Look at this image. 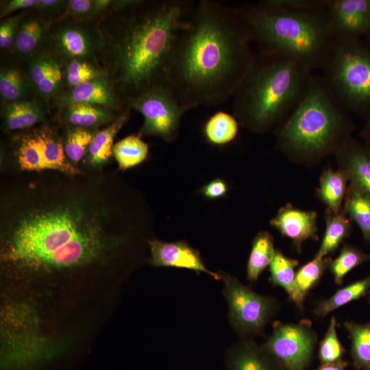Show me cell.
I'll list each match as a JSON object with an SVG mask.
<instances>
[{"label":"cell","instance_id":"1","mask_svg":"<svg viewBox=\"0 0 370 370\" xmlns=\"http://www.w3.org/2000/svg\"><path fill=\"white\" fill-rule=\"evenodd\" d=\"M81 169L0 182V303L49 332L106 323L150 239L140 194L116 171Z\"/></svg>","mask_w":370,"mask_h":370},{"label":"cell","instance_id":"2","mask_svg":"<svg viewBox=\"0 0 370 370\" xmlns=\"http://www.w3.org/2000/svg\"><path fill=\"white\" fill-rule=\"evenodd\" d=\"M251 37L236 7L195 3L172 53L163 85L186 109L232 97L254 58Z\"/></svg>","mask_w":370,"mask_h":370},{"label":"cell","instance_id":"3","mask_svg":"<svg viewBox=\"0 0 370 370\" xmlns=\"http://www.w3.org/2000/svg\"><path fill=\"white\" fill-rule=\"evenodd\" d=\"M195 3L133 0L108 10L97 23L103 39L99 66L127 104L128 99L163 85L178 37Z\"/></svg>","mask_w":370,"mask_h":370},{"label":"cell","instance_id":"4","mask_svg":"<svg viewBox=\"0 0 370 370\" xmlns=\"http://www.w3.org/2000/svg\"><path fill=\"white\" fill-rule=\"evenodd\" d=\"M312 75L289 56L260 51L232 97L234 116L251 131H267L291 112Z\"/></svg>","mask_w":370,"mask_h":370},{"label":"cell","instance_id":"5","mask_svg":"<svg viewBox=\"0 0 370 370\" xmlns=\"http://www.w3.org/2000/svg\"><path fill=\"white\" fill-rule=\"evenodd\" d=\"M260 51L289 56L310 71L322 69L334 42L325 12H299L272 0L236 7Z\"/></svg>","mask_w":370,"mask_h":370},{"label":"cell","instance_id":"6","mask_svg":"<svg viewBox=\"0 0 370 370\" xmlns=\"http://www.w3.org/2000/svg\"><path fill=\"white\" fill-rule=\"evenodd\" d=\"M353 129L348 112L332 97L322 77L312 75L302 97L278 130V143L290 156L314 159L337 151Z\"/></svg>","mask_w":370,"mask_h":370},{"label":"cell","instance_id":"7","mask_svg":"<svg viewBox=\"0 0 370 370\" xmlns=\"http://www.w3.org/2000/svg\"><path fill=\"white\" fill-rule=\"evenodd\" d=\"M324 84L348 112L370 115V47L363 39L334 40L322 67Z\"/></svg>","mask_w":370,"mask_h":370},{"label":"cell","instance_id":"8","mask_svg":"<svg viewBox=\"0 0 370 370\" xmlns=\"http://www.w3.org/2000/svg\"><path fill=\"white\" fill-rule=\"evenodd\" d=\"M45 171L71 175L82 172L67 158L56 125L47 122L8 134L1 146L2 175Z\"/></svg>","mask_w":370,"mask_h":370},{"label":"cell","instance_id":"9","mask_svg":"<svg viewBox=\"0 0 370 370\" xmlns=\"http://www.w3.org/2000/svg\"><path fill=\"white\" fill-rule=\"evenodd\" d=\"M224 295L229 306L231 323L243 338L261 334L266 325L278 313L279 301L272 296L260 295L229 274L221 276Z\"/></svg>","mask_w":370,"mask_h":370},{"label":"cell","instance_id":"10","mask_svg":"<svg viewBox=\"0 0 370 370\" xmlns=\"http://www.w3.org/2000/svg\"><path fill=\"white\" fill-rule=\"evenodd\" d=\"M318 335L308 319L297 323L275 321L262 345L286 370H306L312 364Z\"/></svg>","mask_w":370,"mask_h":370},{"label":"cell","instance_id":"11","mask_svg":"<svg viewBox=\"0 0 370 370\" xmlns=\"http://www.w3.org/2000/svg\"><path fill=\"white\" fill-rule=\"evenodd\" d=\"M103 39L97 23L66 18L53 23L45 47L63 64L82 60L99 66Z\"/></svg>","mask_w":370,"mask_h":370},{"label":"cell","instance_id":"12","mask_svg":"<svg viewBox=\"0 0 370 370\" xmlns=\"http://www.w3.org/2000/svg\"><path fill=\"white\" fill-rule=\"evenodd\" d=\"M127 106L144 117L138 134L159 137L166 142L174 141L177 138L180 120L188 110L164 85L153 87L128 99Z\"/></svg>","mask_w":370,"mask_h":370},{"label":"cell","instance_id":"13","mask_svg":"<svg viewBox=\"0 0 370 370\" xmlns=\"http://www.w3.org/2000/svg\"><path fill=\"white\" fill-rule=\"evenodd\" d=\"M325 15L334 40L363 39L370 32V0H329Z\"/></svg>","mask_w":370,"mask_h":370},{"label":"cell","instance_id":"14","mask_svg":"<svg viewBox=\"0 0 370 370\" xmlns=\"http://www.w3.org/2000/svg\"><path fill=\"white\" fill-rule=\"evenodd\" d=\"M53 102L58 109L74 103H88L107 107L119 114L127 106L106 75L64 90Z\"/></svg>","mask_w":370,"mask_h":370},{"label":"cell","instance_id":"15","mask_svg":"<svg viewBox=\"0 0 370 370\" xmlns=\"http://www.w3.org/2000/svg\"><path fill=\"white\" fill-rule=\"evenodd\" d=\"M27 74L35 94L46 104L64 90V64L47 50L27 60Z\"/></svg>","mask_w":370,"mask_h":370},{"label":"cell","instance_id":"16","mask_svg":"<svg viewBox=\"0 0 370 370\" xmlns=\"http://www.w3.org/2000/svg\"><path fill=\"white\" fill-rule=\"evenodd\" d=\"M148 245L150 251L148 262L154 267L186 269L207 273L217 280L221 278L219 274L206 268L199 252L185 241L169 243L152 238L148 241Z\"/></svg>","mask_w":370,"mask_h":370},{"label":"cell","instance_id":"17","mask_svg":"<svg viewBox=\"0 0 370 370\" xmlns=\"http://www.w3.org/2000/svg\"><path fill=\"white\" fill-rule=\"evenodd\" d=\"M317 219L314 211L301 210L287 205L278 211L271 225L283 236L290 238L300 252L305 241L318 239Z\"/></svg>","mask_w":370,"mask_h":370},{"label":"cell","instance_id":"18","mask_svg":"<svg viewBox=\"0 0 370 370\" xmlns=\"http://www.w3.org/2000/svg\"><path fill=\"white\" fill-rule=\"evenodd\" d=\"M53 21L34 9L21 20L12 52L18 58L27 60L45 47Z\"/></svg>","mask_w":370,"mask_h":370},{"label":"cell","instance_id":"19","mask_svg":"<svg viewBox=\"0 0 370 370\" xmlns=\"http://www.w3.org/2000/svg\"><path fill=\"white\" fill-rule=\"evenodd\" d=\"M336 152L350 181L349 186L370 196V148L350 136Z\"/></svg>","mask_w":370,"mask_h":370},{"label":"cell","instance_id":"20","mask_svg":"<svg viewBox=\"0 0 370 370\" xmlns=\"http://www.w3.org/2000/svg\"><path fill=\"white\" fill-rule=\"evenodd\" d=\"M44 103L42 99L36 98L3 103L2 131L8 134L47 123Z\"/></svg>","mask_w":370,"mask_h":370},{"label":"cell","instance_id":"21","mask_svg":"<svg viewBox=\"0 0 370 370\" xmlns=\"http://www.w3.org/2000/svg\"><path fill=\"white\" fill-rule=\"evenodd\" d=\"M56 121L62 127H79L93 130L112 123L121 114L99 105L74 103L58 109Z\"/></svg>","mask_w":370,"mask_h":370},{"label":"cell","instance_id":"22","mask_svg":"<svg viewBox=\"0 0 370 370\" xmlns=\"http://www.w3.org/2000/svg\"><path fill=\"white\" fill-rule=\"evenodd\" d=\"M130 109L127 106L112 123L97 131L79 166L80 168L93 170L104 169L113 156L114 139L129 119Z\"/></svg>","mask_w":370,"mask_h":370},{"label":"cell","instance_id":"23","mask_svg":"<svg viewBox=\"0 0 370 370\" xmlns=\"http://www.w3.org/2000/svg\"><path fill=\"white\" fill-rule=\"evenodd\" d=\"M230 370H286L262 346L249 338L241 341L232 351Z\"/></svg>","mask_w":370,"mask_h":370},{"label":"cell","instance_id":"24","mask_svg":"<svg viewBox=\"0 0 370 370\" xmlns=\"http://www.w3.org/2000/svg\"><path fill=\"white\" fill-rule=\"evenodd\" d=\"M330 258H317L301 266L297 271L292 290L288 296L297 308L302 312L304 301L321 280L328 269Z\"/></svg>","mask_w":370,"mask_h":370},{"label":"cell","instance_id":"25","mask_svg":"<svg viewBox=\"0 0 370 370\" xmlns=\"http://www.w3.org/2000/svg\"><path fill=\"white\" fill-rule=\"evenodd\" d=\"M33 92L27 72L14 64L1 67L0 95L3 103L31 99Z\"/></svg>","mask_w":370,"mask_h":370},{"label":"cell","instance_id":"26","mask_svg":"<svg viewBox=\"0 0 370 370\" xmlns=\"http://www.w3.org/2000/svg\"><path fill=\"white\" fill-rule=\"evenodd\" d=\"M343 327L351 343L352 365L358 370H370V321H345Z\"/></svg>","mask_w":370,"mask_h":370},{"label":"cell","instance_id":"27","mask_svg":"<svg viewBox=\"0 0 370 370\" xmlns=\"http://www.w3.org/2000/svg\"><path fill=\"white\" fill-rule=\"evenodd\" d=\"M369 290L370 275L350 283L338 289L329 298L318 301L312 312L318 317L324 318L332 311L365 296Z\"/></svg>","mask_w":370,"mask_h":370},{"label":"cell","instance_id":"28","mask_svg":"<svg viewBox=\"0 0 370 370\" xmlns=\"http://www.w3.org/2000/svg\"><path fill=\"white\" fill-rule=\"evenodd\" d=\"M349 180L344 169L325 170L320 178L318 195L322 201L328 206V211L337 214L346 194V186Z\"/></svg>","mask_w":370,"mask_h":370},{"label":"cell","instance_id":"29","mask_svg":"<svg viewBox=\"0 0 370 370\" xmlns=\"http://www.w3.org/2000/svg\"><path fill=\"white\" fill-rule=\"evenodd\" d=\"M140 134L129 135L114 144L113 157L118 164V170L124 171L143 163L147 158L148 145Z\"/></svg>","mask_w":370,"mask_h":370},{"label":"cell","instance_id":"30","mask_svg":"<svg viewBox=\"0 0 370 370\" xmlns=\"http://www.w3.org/2000/svg\"><path fill=\"white\" fill-rule=\"evenodd\" d=\"M276 249L273 238L268 232H260L254 238L247 264V278L256 281L260 274L269 267Z\"/></svg>","mask_w":370,"mask_h":370},{"label":"cell","instance_id":"31","mask_svg":"<svg viewBox=\"0 0 370 370\" xmlns=\"http://www.w3.org/2000/svg\"><path fill=\"white\" fill-rule=\"evenodd\" d=\"M352 223L343 213L330 211L325 217V230L319 249L314 257L323 258L333 254L349 234Z\"/></svg>","mask_w":370,"mask_h":370},{"label":"cell","instance_id":"32","mask_svg":"<svg viewBox=\"0 0 370 370\" xmlns=\"http://www.w3.org/2000/svg\"><path fill=\"white\" fill-rule=\"evenodd\" d=\"M238 131V122L234 116L218 111L206 122L204 134L206 139L215 145H224L232 141Z\"/></svg>","mask_w":370,"mask_h":370},{"label":"cell","instance_id":"33","mask_svg":"<svg viewBox=\"0 0 370 370\" xmlns=\"http://www.w3.org/2000/svg\"><path fill=\"white\" fill-rule=\"evenodd\" d=\"M63 145L69 160L76 167L84 160L92 138L98 130L79 127H64Z\"/></svg>","mask_w":370,"mask_h":370},{"label":"cell","instance_id":"34","mask_svg":"<svg viewBox=\"0 0 370 370\" xmlns=\"http://www.w3.org/2000/svg\"><path fill=\"white\" fill-rule=\"evenodd\" d=\"M346 195L345 212L357 223L364 239L370 243V196L350 186Z\"/></svg>","mask_w":370,"mask_h":370},{"label":"cell","instance_id":"35","mask_svg":"<svg viewBox=\"0 0 370 370\" xmlns=\"http://www.w3.org/2000/svg\"><path fill=\"white\" fill-rule=\"evenodd\" d=\"M369 260L370 254L350 244H344L338 256L334 260L330 258L328 269L333 275L335 284L341 285L349 271Z\"/></svg>","mask_w":370,"mask_h":370},{"label":"cell","instance_id":"36","mask_svg":"<svg viewBox=\"0 0 370 370\" xmlns=\"http://www.w3.org/2000/svg\"><path fill=\"white\" fill-rule=\"evenodd\" d=\"M299 264L296 259L286 256L276 249L269 265V281L274 286H280L290 294L295 278V269Z\"/></svg>","mask_w":370,"mask_h":370},{"label":"cell","instance_id":"37","mask_svg":"<svg viewBox=\"0 0 370 370\" xmlns=\"http://www.w3.org/2000/svg\"><path fill=\"white\" fill-rule=\"evenodd\" d=\"M114 1L112 0H69L58 21L71 18L79 21H89L108 11ZM56 23V22H55Z\"/></svg>","mask_w":370,"mask_h":370},{"label":"cell","instance_id":"38","mask_svg":"<svg viewBox=\"0 0 370 370\" xmlns=\"http://www.w3.org/2000/svg\"><path fill=\"white\" fill-rule=\"evenodd\" d=\"M105 75L103 70L92 62L82 60H70L64 64V90Z\"/></svg>","mask_w":370,"mask_h":370},{"label":"cell","instance_id":"39","mask_svg":"<svg viewBox=\"0 0 370 370\" xmlns=\"http://www.w3.org/2000/svg\"><path fill=\"white\" fill-rule=\"evenodd\" d=\"M336 323V317H332L324 336L319 343L317 356L320 364L334 362L343 359L346 349L338 337Z\"/></svg>","mask_w":370,"mask_h":370},{"label":"cell","instance_id":"40","mask_svg":"<svg viewBox=\"0 0 370 370\" xmlns=\"http://www.w3.org/2000/svg\"><path fill=\"white\" fill-rule=\"evenodd\" d=\"M29 10L3 18L0 24L1 49L12 52L19 24Z\"/></svg>","mask_w":370,"mask_h":370},{"label":"cell","instance_id":"41","mask_svg":"<svg viewBox=\"0 0 370 370\" xmlns=\"http://www.w3.org/2000/svg\"><path fill=\"white\" fill-rule=\"evenodd\" d=\"M277 5L283 8L299 11L323 12L329 0H272Z\"/></svg>","mask_w":370,"mask_h":370},{"label":"cell","instance_id":"42","mask_svg":"<svg viewBox=\"0 0 370 370\" xmlns=\"http://www.w3.org/2000/svg\"><path fill=\"white\" fill-rule=\"evenodd\" d=\"M40 0H10L1 3L0 17L4 18L18 10L36 9Z\"/></svg>","mask_w":370,"mask_h":370},{"label":"cell","instance_id":"43","mask_svg":"<svg viewBox=\"0 0 370 370\" xmlns=\"http://www.w3.org/2000/svg\"><path fill=\"white\" fill-rule=\"evenodd\" d=\"M201 191L207 198H219L227 193V186L223 180L217 178L205 185Z\"/></svg>","mask_w":370,"mask_h":370},{"label":"cell","instance_id":"44","mask_svg":"<svg viewBox=\"0 0 370 370\" xmlns=\"http://www.w3.org/2000/svg\"><path fill=\"white\" fill-rule=\"evenodd\" d=\"M349 365V362L342 359L337 362L320 364V366L315 370H345Z\"/></svg>","mask_w":370,"mask_h":370},{"label":"cell","instance_id":"45","mask_svg":"<svg viewBox=\"0 0 370 370\" xmlns=\"http://www.w3.org/2000/svg\"><path fill=\"white\" fill-rule=\"evenodd\" d=\"M363 144L370 148V115L366 119V123L360 133Z\"/></svg>","mask_w":370,"mask_h":370},{"label":"cell","instance_id":"46","mask_svg":"<svg viewBox=\"0 0 370 370\" xmlns=\"http://www.w3.org/2000/svg\"><path fill=\"white\" fill-rule=\"evenodd\" d=\"M364 41L370 47V32L368 34L363 38Z\"/></svg>","mask_w":370,"mask_h":370},{"label":"cell","instance_id":"47","mask_svg":"<svg viewBox=\"0 0 370 370\" xmlns=\"http://www.w3.org/2000/svg\"><path fill=\"white\" fill-rule=\"evenodd\" d=\"M368 294H369V303L370 304V290H369Z\"/></svg>","mask_w":370,"mask_h":370}]
</instances>
